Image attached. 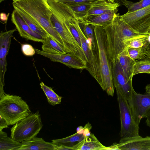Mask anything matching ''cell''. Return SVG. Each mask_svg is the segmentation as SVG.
Here are the masks:
<instances>
[{
	"label": "cell",
	"instance_id": "cell-1",
	"mask_svg": "<svg viewBox=\"0 0 150 150\" xmlns=\"http://www.w3.org/2000/svg\"><path fill=\"white\" fill-rule=\"evenodd\" d=\"M104 28L107 54L112 66L117 62L119 55L127 48L125 41L141 34L121 19L119 14H117L112 23Z\"/></svg>",
	"mask_w": 150,
	"mask_h": 150
},
{
	"label": "cell",
	"instance_id": "cell-2",
	"mask_svg": "<svg viewBox=\"0 0 150 150\" xmlns=\"http://www.w3.org/2000/svg\"><path fill=\"white\" fill-rule=\"evenodd\" d=\"M12 4L13 8L23 11L34 19L64 48L63 41L51 23L52 12L47 0H13Z\"/></svg>",
	"mask_w": 150,
	"mask_h": 150
},
{
	"label": "cell",
	"instance_id": "cell-3",
	"mask_svg": "<svg viewBox=\"0 0 150 150\" xmlns=\"http://www.w3.org/2000/svg\"><path fill=\"white\" fill-rule=\"evenodd\" d=\"M96 45L95 52L98 62L101 84L100 86L108 95L114 93L111 63L108 58L106 44V34L104 27L93 25Z\"/></svg>",
	"mask_w": 150,
	"mask_h": 150
},
{
	"label": "cell",
	"instance_id": "cell-4",
	"mask_svg": "<svg viewBox=\"0 0 150 150\" xmlns=\"http://www.w3.org/2000/svg\"><path fill=\"white\" fill-rule=\"evenodd\" d=\"M31 112L26 102L19 96L6 93L0 98V115L9 125L25 118Z\"/></svg>",
	"mask_w": 150,
	"mask_h": 150
},
{
	"label": "cell",
	"instance_id": "cell-5",
	"mask_svg": "<svg viewBox=\"0 0 150 150\" xmlns=\"http://www.w3.org/2000/svg\"><path fill=\"white\" fill-rule=\"evenodd\" d=\"M52 24L61 38L67 54L77 56L86 65L87 61L82 48L74 38L67 24L64 16L59 12L51 9Z\"/></svg>",
	"mask_w": 150,
	"mask_h": 150
},
{
	"label": "cell",
	"instance_id": "cell-6",
	"mask_svg": "<svg viewBox=\"0 0 150 150\" xmlns=\"http://www.w3.org/2000/svg\"><path fill=\"white\" fill-rule=\"evenodd\" d=\"M42 126L39 112L31 113L13 125L11 129V137L21 143L29 140L36 136Z\"/></svg>",
	"mask_w": 150,
	"mask_h": 150
},
{
	"label": "cell",
	"instance_id": "cell-7",
	"mask_svg": "<svg viewBox=\"0 0 150 150\" xmlns=\"http://www.w3.org/2000/svg\"><path fill=\"white\" fill-rule=\"evenodd\" d=\"M120 112L121 129L120 133L122 138L132 137L140 136L139 127L134 120L127 99L119 91L116 90Z\"/></svg>",
	"mask_w": 150,
	"mask_h": 150
},
{
	"label": "cell",
	"instance_id": "cell-8",
	"mask_svg": "<svg viewBox=\"0 0 150 150\" xmlns=\"http://www.w3.org/2000/svg\"><path fill=\"white\" fill-rule=\"evenodd\" d=\"M120 17L140 34H147L150 29V5L132 12H127Z\"/></svg>",
	"mask_w": 150,
	"mask_h": 150
},
{
	"label": "cell",
	"instance_id": "cell-9",
	"mask_svg": "<svg viewBox=\"0 0 150 150\" xmlns=\"http://www.w3.org/2000/svg\"><path fill=\"white\" fill-rule=\"evenodd\" d=\"M127 100L133 117L139 125L141 119L146 118L150 114V94L137 93L134 89Z\"/></svg>",
	"mask_w": 150,
	"mask_h": 150
},
{
	"label": "cell",
	"instance_id": "cell-10",
	"mask_svg": "<svg viewBox=\"0 0 150 150\" xmlns=\"http://www.w3.org/2000/svg\"><path fill=\"white\" fill-rule=\"evenodd\" d=\"M75 24L80 37L81 47L86 58L87 61L86 69L100 86L101 81L99 68L96 52H94L92 48L87 43V38L82 31L77 18L75 20Z\"/></svg>",
	"mask_w": 150,
	"mask_h": 150
},
{
	"label": "cell",
	"instance_id": "cell-11",
	"mask_svg": "<svg viewBox=\"0 0 150 150\" xmlns=\"http://www.w3.org/2000/svg\"><path fill=\"white\" fill-rule=\"evenodd\" d=\"M17 30L15 28L5 32L1 31L0 34V98L6 94L4 87L5 85V74L7 70L6 57L13 35Z\"/></svg>",
	"mask_w": 150,
	"mask_h": 150
},
{
	"label": "cell",
	"instance_id": "cell-12",
	"mask_svg": "<svg viewBox=\"0 0 150 150\" xmlns=\"http://www.w3.org/2000/svg\"><path fill=\"white\" fill-rule=\"evenodd\" d=\"M109 147L110 150H150V136L122 138L118 143Z\"/></svg>",
	"mask_w": 150,
	"mask_h": 150
},
{
	"label": "cell",
	"instance_id": "cell-13",
	"mask_svg": "<svg viewBox=\"0 0 150 150\" xmlns=\"http://www.w3.org/2000/svg\"><path fill=\"white\" fill-rule=\"evenodd\" d=\"M112 67L114 87L116 90L120 92L127 100L131 96L134 89L132 85V80H129L127 79L118 61Z\"/></svg>",
	"mask_w": 150,
	"mask_h": 150
},
{
	"label": "cell",
	"instance_id": "cell-14",
	"mask_svg": "<svg viewBox=\"0 0 150 150\" xmlns=\"http://www.w3.org/2000/svg\"><path fill=\"white\" fill-rule=\"evenodd\" d=\"M35 53L49 58L53 62L61 63L69 67L79 69L87 68L86 65L76 55L72 54H53L35 48Z\"/></svg>",
	"mask_w": 150,
	"mask_h": 150
},
{
	"label": "cell",
	"instance_id": "cell-15",
	"mask_svg": "<svg viewBox=\"0 0 150 150\" xmlns=\"http://www.w3.org/2000/svg\"><path fill=\"white\" fill-rule=\"evenodd\" d=\"M11 20L22 37L35 42L43 43L44 41L45 38L33 31L14 9L11 14Z\"/></svg>",
	"mask_w": 150,
	"mask_h": 150
},
{
	"label": "cell",
	"instance_id": "cell-16",
	"mask_svg": "<svg viewBox=\"0 0 150 150\" xmlns=\"http://www.w3.org/2000/svg\"><path fill=\"white\" fill-rule=\"evenodd\" d=\"M118 9L102 14L91 16L78 21L79 22L105 28L112 22L116 16Z\"/></svg>",
	"mask_w": 150,
	"mask_h": 150
},
{
	"label": "cell",
	"instance_id": "cell-17",
	"mask_svg": "<svg viewBox=\"0 0 150 150\" xmlns=\"http://www.w3.org/2000/svg\"><path fill=\"white\" fill-rule=\"evenodd\" d=\"M22 143L18 150H56L57 147L52 142H46L42 138L36 137Z\"/></svg>",
	"mask_w": 150,
	"mask_h": 150
},
{
	"label": "cell",
	"instance_id": "cell-18",
	"mask_svg": "<svg viewBox=\"0 0 150 150\" xmlns=\"http://www.w3.org/2000/svg\"><path fill=\"white\" fill-rule=\"evenodd\" d=\"M73 147L74 150H110L109 147L103 145L93 133L85 136L84 139Z\"/></svg>",
	"mask_w": 150,
	"mask_h": 150
},
{
	"label": "cell",
	"instance_id": "cell-19",
	"mask_svg": "<svg viewBox=\"0 0 150 150\" xmlns=\"http://www.w3.org/2000/svg\"><path fill=\"white\" fill-rule=\"evenodd\" d=\"M118 62L127 79L129 80H132L135 60L130 57L127 48L119 55Z\"/></svg>",
	"mask_w": 150,
	"mask_h": 150
},
{
	"label": "cell",
	"instance_id": "cell-20",
	"mask_svg": "<svg viewBox=\"0 0 150 150\" xmlns=\"http://www.w3.org/2000/svg\"><path fill=\"white\" fill-rule=\"evenodd\" d=\"M103 1H96L66 5L71 8L76 18L79 21L86 18L88 12L93 6Z\"/></svg>",
	"mask_w": 150,
	"mask_h": 150
},
{
	"label": "cell",
	"instance_id": "cell-21",
	"mask_svg": "<svg viewBox=\"0 0 150 150\" xmlns=\"http://www.w3.org/2000/svg\"><path fill=\"white\" fill-rule=\"evenodd\" d=\"M119 6H120L118 4L115 2L108 1L102 2L92 8L88 12L86 18L91 16L102 14L113 10L118 9Z\"/></svg>",
	"mask_w": 150,
	"mask_h": 150
},
{
	"label": "cell",
	"instance_id": "cell-22",
	"mask_svg": "<svg viewBox=\"0 0 150 150\" xmlns=\"http://www.w3.org/2000/svg\"><path fill=\"white\" fill-rule=\"evenodd\" d=\"M14 8L22 17L33 31L40 35L44 38L49 35L38 23L26 13L17 8Z\"/></svg>",
	"mask_w": 150,
	"mask_h": 150
},
{
	"label": "cell",
	"instance_id": "cell-23",
	"mask_svg": "<svg viewBox=\"0 0 150 150\" xmlns=\"http://www.w3.org/2000/svg\"><path fill=\"white\" fill-rule=\"evenodd\" d=\"M42 50L48 53L53 54H66L64 48L49 35L45 38L42 43Z\"/></svg>",
	"mask_w": 150,
	"mask_h": 150
},
{
	"label": "cell",
	"instance_id": "cell-24",
	"mask_svg": "<svg viewBox=\"0 0 150 150\" xmlns=\"http://www.w3.org/2000/svg\"><path fill=\"white\" fill-rule=\"evenodd\" d=\"M150 36L148 34H141L127 40L125 44L126 48H145L147 49L150 41Z\"/></svg>",
	"mask_w": 150,
	"mask_h": 150
},
{
	"label": "cell",
	"instance_id": "cell-25",
	"mask_svg": "<svg viewBox=\"0 0 150 150\" xmlns=\"http://www.w3.org/2000/svg\"><path fill=\"white\" fill-rule=\"evenodd\" d=\"M22 144L21 142L8 137L6 132L0 131V150H18Z\"/></svg>",
	"mask_w": 150,
	"mask_h": 150
},
{
	"label": "cell",
	"instance_id": "cell-26",
	"mask_svg": "<svg viewBox=\"0 0 150 150\" xmlns=\"http://www.w3.org/2000/svg\"><path fill=\"white\" fill-rule=\"evenodd\" d=\"M85 136L83 134L77 132L67 137L52 140V143L59 146L61 145L72 147L73 143L76 142H80L84 138Z\"/></svg>",
	"mask_w": 150,
	"mask_h": 150
},
{
	"label": "cell",
	"instance_id": "cell-27",
	"mask_svg": "<svg viewBox=\"0 0 150 150\" xmlns=\"http://www.w3.org/2000/svg\"><path fill=\"white\" fill-rule=\"evenodd\" d=\"M40 85L46 95L49 104L54 106L60 103L62 97L55 93L51 87L46 85L42 82L40 83Z\"/></svg>",
	"mask_w": 150,
	"mask_h": 150
},
{
	"label": "cell",
	"instance_id": "cell-28",
	"mask_svg": "<svg viewBox=\"0 0 150 150\" xmlns=\"http://www.w3.org/2000/svg\"><path fill=\"white\" fill-rule=\"evenodd\" d=\"M142 73L150 74V59L148 57L143 59L135 60L133 76Z\"/></svg>",
	"mask_w": 150,
	"mask_h": 150
},
{
	"label": "cell",
	"instance_id": "cell-29",
	"mask_svg": "<svg viewBox=\"0 0 150 150\" xmlns=\"http://www.w3.org/2000/svg\"><path fill=\"white\" fill-rule=\"evenodd\" d=\"M79 22L81 28L84 35L91 42L93 50L95 51L96 45L93 25Z\"/></svg>",
	"mask_w": 150,
	"mask_h": 150
},
{
	"label": "cell",
	"instance_id": "cell-30",
	"mask_svg": "<svg viewBox=\"0 0 150 150\" xmlns=\"http://www.w3.org/2000/svg\"><path fill=\"white\" fill-rule=\"evenodd\" d=\"M150 5V0H139L137 2H133L125 0L124 6L128 9L127 12H131L143 8Z\"/></svg>",
	"mask_w": 150,
	"mask_h": 150
},
{
	"label": "cell",
	"instance_id": "cell-31",
	"mask_svg": "<svg viewBox=\"0 0 150 150\" xmlns=\"http://www.w3.org/2000/svg\"><path fill=\"white\" fill-rule=\"evenodd\" d=\"M127 49L129 56L134 60H142L147 57L146 56V48H132L127 47Z\"/></svg>",
	"mask_w": 150,
	"mask_h": 150
},
{
	"label": "cell",
	"instance_id": "cell-32",
	"mask_svg": "<svg viewBox=\"0 0 150 150\" xmlns=\"http://www.w3.org/2000/svg\"><path fill=\"white\" fill-rule=\"evenodd\" d=\"M21 49L23 54L26 56H32L35 53V49L29 44L22 45Z\"/></svg>",
	"mask_w": 150,
	"mask_h": 150
},
{
	"label": "cell",
	"instance_id": "cell-33",
	"mask_svg": "<svg viewBox=\"0 0 150 150\" xmlns=\"http://www.w3.org/2000/svg\"><path fill=\"white\" fill-rule=\"evenodd\" d=\"M55 1L63 3L66 4H72L81 3L85 2L94 1H108L115 2L113 0H55Z\"/></svg>",
	"mask_w": 150,
	"mask_h": 150
},
{
	"label": "cell",
	"instance_id": "cell-34",
	"mask_svg": "<svg viewBox=\"0 0 150 150\" xmlns=\"http://www.w3.org/2000/svg\"><path fill=\"white\" fill-rule=\"evenodd\" d=\"M8 125L5 120L0 115V131L2 130L4 128L7 127Z\"/></svg>",
	"mask_w": 150,
	"mask_h": 150
},
{
	"label": "cell",
	"instance_id": "cell-35",
	"mask_svg": "<svg viewBox=\"0 0 150 150\" xmlns=\"http://www.w3.org/2000/svg\"><path fill=\"white\" fill-rule=\"evenodd\" d=\"M115 2L118 4L120 6L124 5L125 0H113Z\"/></svg>",
	"mask_w": 150,
	"mask_h": 150
},
{
	"label": "cell",
	"instance_id": "cell-36",
	"mask_svg": "<svg viewBox=\"0 0 150 150\" xmlns=\"http://www.w3.org/2000/svg\"><path fill=\"white\" fill-rule=\"evenodd\" d=\"M1 20L3 21H5L7 19V16L6 13H1L0 15Z\"/></svg>",
	"mask_w": 150,
	"mask_h": 150
},
{
	"label": "cell",
	"instance_id": "cell-37",
	"mask_svg": "<svg viewBox=\"0 0 150 150\" xmlns=\"http://www.w3.org/2000/svg\"><path fill=\"white\" fill-rule=\"evenodd\" d=\"M146 125L150 127V114L146 117Z\"/></svg>",
	"mask_w": 150,
	"mask_h": 150
},
{
	"label": "cell",
	"instance_id": "cell-38",
	"mask_svg": "<svg viewBox=\"0 0 150 150\" xmlns=\"http://www.w3.org/2000/svg\"><path fill=\"white\" fill-rule=\"evenodd\" d=\"M146 93L150 94V84L147 85L145 88Z\"/></svg>",
	"mask_w": 150,
	"mask_h": 150
},
{
	"label": "cell",
	"instance_id": "cell-39",
	"mask_svg": "<svg viewBox=\"0 0 150 150\" xmlns=\"http://www.w3.org/2000/svg\"><path fill=\"white\" fill-rule=\"evenodd\" d=\"M146 53L147 56L150 59V50H147Z\"/></svg>",
	"mask_w": 150,
	"mask_h": 150
},
{
	"label": "cell",
	"instance_id": "cell-40",
	"mask_svg": "<svg viewBox=\"0 0 150 150\" xmlns=\"http://www.w3.org/2000/svg\"><path fill=\"white\" fill-rule=\"evenodd\" d=\"M147 50H150V42L147 46Z\"/></svg>",
	"mask_w": 150,
	"mask_h": 150
},
{
	"label": "cell",
	"instance_id": "cell-41",
	"mask_svg": "<svg viewBox=\"0 0 150 150\" xmlns=\"http://www.w3.org/2000/svg\"><path fill=\"white\" fill-rule=\"evenodd\" d=\"M148 34H149L150 36V29L149 30V31L148 32Z\"/></svg>",
	"mask_w": 150,
	"mask_h": 150
},
{
	"label": "cell",
	"instance_id": "cell-42",
	"mask_svg": "<svg viewBox=\"0 0 150 150\" xmlns=\"http://www.w3.org/2000/svg\"><path fill=\"white\" fill-rule=\"evenodd\" d=\"M4 0H0V2L1 3Z\"/></svg>",
	"mask_w": 150,
	"mask_h": 150
}]
</instances>
